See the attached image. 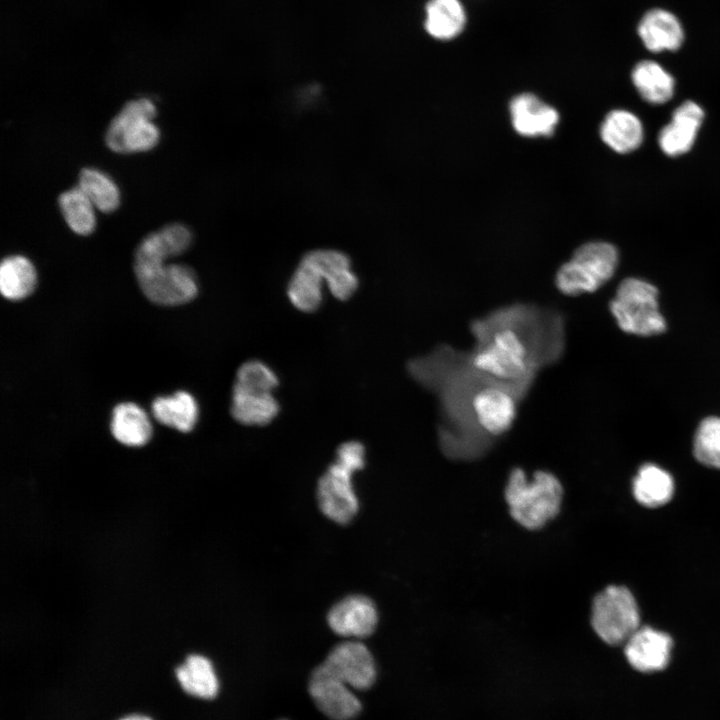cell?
Instances as JSON below:
<instances>
[{"instance_id": "1", "label": "cell", "mask_w": 720, "mask_h": 720, "mask_svg": "<svg viewBox=\"0 0 720 720\" xmlns=\"http://www.w3.org/2000/svg\"><path fill=\"white\" fill-rule=\"evenodd\" d=\"M191 243L190 229L180 223L168 224L139 243L134 272L139 287L151 302L175 306L196 297L198 283L194 271L184 264L165 263L185 252Z\"/></svg>"}, {"instance_id": "2", "label": "cell", "mask_w": 720, "mask_h": 720, "mask_svg": "<svg viewBox=\"0 0 720 720\" xmlns=\"http://www.w3.org/2000/svg\"><path fill=\"white\" fill-rule=\"evenodd\" d=\"M504 494L512 518L524 528L536 530L559 513L563 487L551 472L536 471L529 479L522 468H514Z\"/></svg>"}, {"instance_id": "3", "label": "cell", "mask_w": 720, "mask_h": 720, "mask_svg": "<svg viewBox=\"0 0 720 720\" xmlns=\"http://www.w3.org/2000/svg\"><path fill=\"white\" fill-rule=\"evenodd\" d=\"M618 252L607 242H589L578 247L555 275L556 288L566 296L592 293L611 279Z\"/></svg>"}, {"instance_id": "4", "label": "cell", "mask_w": 720, "mask_h": 720, "mask_svg": "<svg viewBox=\"0 0 720 720\" xmlns=\"http://www.w3.org/2000/svg\"><path fill=\"white\" fill-rule=\"evenodd\" d=\"M657 298L655 286L641 279L627 278L620 283L609 308L624 332L639 336L657 335L666 329Z\"/></svg>"}, {"instance_id": "5", "label": "cell", "mask_w": 720, "mask_h": 720, "mask_svg": "<svg viewBox=\"0 0 720 720\" xmlns=\"http://www.w3.org/2000/svg\"><path fill=\"white\" fill-rule=\"evenodd\" d=\"M518 404V394L512 386L487 378L483 383L474 384L466 401L473 425L489 439L500 437L511 429Z\"/></svg>"}, {"instance_id": "6", "label": "cell", "mask_w": 720, "mask_h": 720, "mask_svg": "<svg viewBox=\"0 0 720 720\" xmlns=\"http://www.w3.org/2000/svg\"><path fill=\"white\" fill-rule=\"evenodd\" d=\"M156 114V106L147 98L127 102L107 128L106 145L121 154L151 150L160 139V131L152 121Z\"/></svg>"}, {"instance_id": "7", "label": "cell", "mask_w": 720, "mask_h": 720, "mask_svg": "<svg viewBox=\"0 0 720 720\" xmlns=\"http://www.w3.org/2000/svg\"><path fill=\"white\" fill-rule=\"evenodd\" d=\"M591 624L605 643H625L640 627L639 608L630 590L611 585L598 593L592 604Z\"/></svg>"}, {"instance_id": "8", "label": "cell", "mask_w": 720, "mask_h": 720, "mask_svg": "<svg viewBox=\"0 0 720 720\" xmlns=\"http://www.w3.org/2000/svg\"><path fill=\"white\" fill-rule=\"evenodd\" d=\"M337 458L318 482L319 507L329 519L346 524L358 511V500L352 487V474L363 468L365 461L358 455L336 452Z\"/></svg>"}, {"instance_id": "9", "label": "cell", "mask_w": 720, "mask_h": 720, "mask_svg": "<svg viewBox=\"0 0 720 720\" xmlns=\"http://www.w3.org/2000/svg\"><path fill=\"white\" fill-rule=\"evenodd\" d=\"M318 667L357 690L370 688L376 678V667L372 654L359 641H346L338 644Z\"/></svg>"}, {"instance_id": "10", "label": "cell", "mask_w": 720, "mask_h": 720, "mask_svg": "<svg viewBox=\"0 0 720 720\" xmlns=\"http://www.w3.org/2000/svg\"><path fill=\"white\" fill-rule=\"evenodd\" d=\"M308 689L318 709L332 720H350L361 710V702L349 686L318 666L311 674Z\"/></svg>"}, {"instance_id": "11", "label": "cell", "mask_w": 720, "mask_h": 720, "mask_svg": "<svg viewBox=\"0 0 720 720\" xmlns=\"http://www.w3.org/2000/svg\"><path fill=\"white\" fill-rule=\"evenodd\" d=\"M672 647V638L667 633L644 626L625 642L624 653L632 668L651 673L668 666Z\"/></svg>"}, {"instance_id": "12", "label": "cell", "mask_w": 720, "mask_h": 720, "mask_svg": "<svg viewBox=\"0 0 720 720\" xmlns=\"http://www.w3.org/2000/svg\"><path fill=\"white\" fill-rule=\"evenodd\" d=\"M327 620L330 628L340 636L364 638L374 632L378 614L371 599L351 595L331 608Z\"/></svg>"}, {"instance_id": "13", "label": "cell", "mask_w": 720, "mask_h": 720, "mask_svg": "<svg viewBox=\"0 0 720 720\" xmlns=\"http://www.w3.org/2000/svg\"><path fill=\"white\" fill-rule=\"evenodd\" d=\"M509 107L512 125L523 136H551L559 122L557 110L531 93L515 96Z\"/></svg>"}, {"instance_id": "14", "label": "cell", "mask_w": 720, "mask_h": 720, "mask_svg": "<svg viewBox=\"0 0 720 720\" xmlns=\"http://www.w3.org/2000/svg\"><path fill=\"white\" fill-rule=\"evenodd\" d=\"M322 275L331 294L339 300L349 299L359 286L350 258L335 249H316L303 256Z\"/></svg>"}, {"instance_id": "15", "label": "cell", "mask_w": 720, "mask_h": 720, "mask_svg": "<svg viewBox=\"0 0 720 720\" xmlns=\"http://www.w3.org/2000/svg\"><path fill=\"white\" fill-rule=\"evenodd\" d=\"M704 118L702 108L686 101L678 106L671 122L664 126L658 137L659 146L669 156H678L690 150Z\"/></svg>"}, {"instance_id": "16", "label": "cell", "mask_w": 720, "mask_h": 720, "mask_svg": "<svg viewBox=\"0 0 720 720\" xmlns=\"http://www.w3.org/2000/svg\"><path fill=\"white\" fill-rule=\"evenodd\" d=\"M638 34L645 47L652 52L677 50L683 40L681 23L671 12L655 8L640 20Z\"/></svg>"}, {"instance_id": "17", "label": "cell", "mask_w": 720, "mask_h": 720, "mask_svg": "<svg viewBox=\"0 0 720 720\" xmlns=\"http://www.w3.org/2000/svg\"><path fill=\"white\" fill-rule=\"evenodd\" d=\"M280 406L272 392L249 390L233 386L231 414L244 425L264 426L278 415Z\"/></svg>"}, {"instance_id": "18", "label": "cell", "mask_w": 720, "mask_h": 720, "mask_svg": "<svg viewBox=\"0 0 720 720\" xmlns=\"http://www.w3.org/2000/svg\"><path fill=\"white\" fill-rule=\"evenodd\" d=\"M467 23L466 10L460 0H429L425 6L424 28L440 41L457 38Z\"/></svg>"}, {"instance_id": "19", "label": "cell", "mask_w": 720, "mask_h": 720, "mask_svg": "<svg viewBox=\"0 0 720 720\" xmlns=\"http://www.w3.org/2000/svg\"><path fill=\"white\" fill-rule=\"evenodd\" d=\"M600 135L602 140L618 153H628L637 149L643 140L641 121L626 110H613L604 118Z\"/></svg>"}, {"instance_id": "20", "label": "cell", "mask_w": 720, "mask_h": 720, "mask_svg": "<svg viewBox=\"0 0 720 720\" xmlns=\"http://www.w3.org/2000/svg\"><path fill=\"white\" fill-rule=\"evenodd\" d=\"M324 282L318 270L302 257L288 283L289 301L299 311H316L323 300Z\"/></svg>"}, {"instance_id": "21", "label": "cell", "mask_w": 720, "mask_h": 720, "mask_svg": "<svg viewBox=\"0 0 720 720\" xmlns=\"http://www.w3.org/2000/svg\"><path fill=\"white\" fill-rule=\"evenodd\" d=\"M111 432L120 443L139 447L146 444L152 435L147 414L134 403L118 404L112 413Z\"/></svg>"}, {"instance_id": "22", "label": "cell", "mask_w": 720, "mask_h": 720, "mask_svg": "<svg viewBox=\"0 0 720 720\" xmlns=\"http://www.w3.org/2000/svg\"><path fill=\"white\" fill-rule=\"evenodd\" d=\"M152 412L158 422L181 432L193 429L199 413L195 399L185 391L156 398L152 403Z\"/></svg>"}, {"instance_id": "23", "label": "cell", "mask_w": 720, "mask_h": 720, "mask_svg": "<svg viewBox=\"0 0 720 720\" xmlns=\"http://www.w3.org/2000/svg\"><path fill=\"white\" fill-rule=\"evenodd\" d=\"M674 482L671 475L654 464L643 465L633 481L636 500L646 507H659L673 496Z\"/></svg>"}, {"instance_id": "24", "label": "cell", "mask_w": 720, "mask_h": 720, "mask_svg": "<svg viewBox=\"0 0 720 720\" xmlns=\"http://www.w3.org/2000/svg\"><path fill=\"white\" fill-rule=\"evenodd\" d=\"M183 690L202 699L214 698L219 689L218 679L211 661L202 655H190L176 669Z\"/></svg>"}, {"instance_id": "25", "label": "cell", "mask_w": 720, "mask_h": 720, "mask_svg": "<svg viewBox=\"0 0 720 720\" xmlns=\"http://www.w3.org/2000/svg\"><path fill=\"white\" fill-rule=\"evenodd\" d=\"M632 81L642 98L651 104H663L674 92L673 77L657 62L644 60L632 70Z\"/></svg>"}, {"instance_id": "26", "label": "cell", "mask_w": 720, "mask_h": 720, "mask_svg": "<svg viewBox=\"0 0 720 720\" xmlns=\"http://www.w3.org/2000/svg\"><path fill=\"white\" fill-rule=\"evenodd\" d=\"M37 282L32 262L21 255L4 258L0 266V290L9 300H20L30 295Z\"/></svg>"}, {"instance_id": "27", "label": "cell", "mask_w": 720, "mask_h": 720, "mask_svg": "<svg viewBox=\"0 0 720 720\" xmlns=\"http://www.w3.org/2000/svg\"><path fill=\"white\" fill-rule=\"evenodd\" d=\"M58 204L67 225L74 233L87 236L94 231L95 206L79 186L61 193Z\"/></svg>"}, {"instance_id": "28", "label": "cell", "mask_w": 720, "mask_h": 720, "mask_svg": "<svg viewBox=\"0 0 720 720\" xmlns=\"http://www.w3.org/2000/svg\"><path fill=\"white\" fill-rule=\"evenodd\" d=\"M78 186L101 212H113L120 204L118 186L111 177L98 169H82Z\"/></svg>"}, {"instance_id": "29", "label": "cell", "mask_w": 720, "mask_h": 720, "mask_svg": "<svg viewBox=\"0 0 720 720\" xmlns=\"http://www.w3.org/2000/svg\"><path fill=\"white\" fill-rule=\"evenodd\" d=\"M693 452L701 464L720 469V417L710 416L699 424Z\"/></svg>"}, {"instance_id": "30", "label": "cell", "mask_w": 720, "mask_h": 720, "mask_svg": "<svg viewBox=\"0 0 720 720\" xmlns=\"http://www.w3.org/2000/svg\"><path fill=\"white\" fill-rule=\"evenodd\" d=\"M278 383L275 372L260 360L243 363L237 371L235 381V385L261 392H272Z\"/></svg>"}, {"instance_id": "31", "label": "cell", "mask_w": 720, "mask_h": 720, "mask_svg": "<svg viewBox=\"0 0 720 720\" xmlns=\"http://www.w3.org/2000/svg\"><path fill=\"white\" fill-rule=\"evenodd\" d=\"M120 720H152L151 718L144 715H129Z\"/></svg>"}]
</instances>
